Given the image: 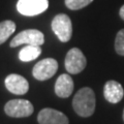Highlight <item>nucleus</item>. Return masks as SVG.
<instances>
[{
	"mask_svg": "<svg viewBox=\"0 0 124 124\" xmlns=\"http://www.w3.org/2000/svg\"><path fill=\"white\" fill-rule=\"evenodd\" d=\"M87 64L86 57L82 53L80 49L72 48L68 51L65 57L64 65L68 73L71 75H78V73L82 72Z\"/></svg>",
	"mask_w": 124,
	"mask_h": 124,
	"instance_id": "3",
	"label": "nucleus"
},
{
	"mask_svg": "<svg viewBox=\"0 0 124 124\" xmlns=\"http://www.w3.org/2000/svg\"><path fill=\"white\" fill-rule=\"evenodd\" d=\"M33 106L26 99H11L5 104L4 112L7 116L14 118H23L32 115Z\"/></svg>",
	"mask_w": 124,
	"mask_h": 124,
	"instance_id": "4",
	"label": "nucleus"
},
{
	"mask_svg": "<svg viewBox=\"0 0 124 124\" xmlns=\"http://www.w3.org/2000/svg\"><path fill=\"white\" fill-rule=\"evenodd\" d=\"M45 42V36L39 30L27 29L21 31L16 35L10 41L11 48H16L21 45H31V46H41Z\"/></svg>",
	"mask_w": 124,
	"mask_h": 124,
	"instance_id": "5",
	"label": "nucleus"
},
{
	"mask_svg": "<svg viewBox=\"0 0 124 124\" xmlns=\"http://www.w3.org/2000/svg\"><path fill=\"white\" fill-rule=\"evenodd\" d=\"M15 30L16 24L13 21L6 20L0 23V45H2L4 41H6L7 38L15 32Z\"/></svg>",
	"mask_w": 124,
	"mask_h": 124,
	"instance_id": "13",
	"label": "nucleus"
},
{
	"mask_svg": "<svg viewBox=\"0 0 124 124\" xmlns=\"http://www.w3.org/2000/svg\"><path fill=\"white\" fill-rule=\"evenodd\" d=\"M40 54H41L40 46L27 45L19 52V58L23 62H29L36 59L38 56H40Z\"/></svg>",
	"mask_w": 124,
	"mask_h": 124,
	"instance_id": "12",
	"label": "nucleus"
},
{
	"mask_svg": "<svg viewBox=\"0 0 124 124\" xmlns=\"http://www.w3.org/2000/svg\"><path fill=\"white\" fill-rule=\"evenodd\" d=\"M58 70V62L53 58H46L34 65L32 75L38 81L49 80Z\"/></svg>",
	"mask_w": 124,
	"mask_h": 124,
	"instance_id": "6",
	"label": "nucleus"
},
{
	"mask_svg": "<svg viewBox=\"0 0 124 124\" xmlns=\"http://www.w3.org/2000/svg\"><path fill=\"white\" fill-rule=\"evenodd\" d=\"M37 121L39 124H68V118L59 111L46 108L38 113Z\"/></svg>",
	"mask_w": 124,
	"mask_h": 124,
	"instance_id": "9",
	"label": "nucleus"
},
{
	"mask_svg": "<svg viewBox=\"0 0 124 124\" xmlns=\"http://www.w3.org/2000/svg\"><path fill=\"white\" fill-rule=\"evenodd\" d=\"M123 120H124V111H123Z\"/></svg>",
	"mask_w": 124,
	"mask_h": 124,
	"instance_id": "17",
	"label": "nucleus"
},
{
	"mask_svg": "<svg viewBox=\"0 0 124 124\" xmlns=\"http://www.w3.org/2000/svg\"><path fill=\"white\" fill-rule=\"evenodd\" d=\"M115 50L119 55L124 56V29H121L117 33L115 39Z\"/></svg>",
	"mask_w": 124,
	"mask_h": 124,
	"instance_id": "15",
	"label": "nucleus"
},
{
	"mask_svg": "<svg viewBox=\"0 0 124 124\" xmlns=\"http://www.w3.org/2000/svg\"><path fill=\"white\" fill-rule=\"evenodd\" d=\"M73 81L71 77L66 73L60 75L55 83V93L60 98H67L73 91Z\"/></svg>",
	"mask_w": 124,
	"mask_h": 124,
	"instance_id": "11",
	"label": "nucleus"
},
{
	"mask_svg": "<svg viewBox=\"0 0 124 124\" xmlns=\"http://www.w3.org/2000/svg\"><path fill=\"white\" fill-rule=\"evenodd\" d=\"M52 30L56 34L59 40L62 42H67L72 35L71 21L67 15H57L52 21Z\"/></svg>",
	"mask_w": 124,
	"mask_h": 124,
	"instance_id": "2",
	"label": "nucleus"
},
{
	"mask_svg": "<svg viewBox=\"0 0 124 124\" xmlns=\"http://www.w3.org/2000/svg\"><path fill=\"white\" fill-rule=\"evenodd\" d=\"M92 1L93 0H65V5L69 9L77 10L89 5Z\"/></svg>",
	"mask_w": 124,
	"mask_h": 124,
	"instance_id": "14",
	"label": "nucleus"
},
{
	"mask_svg": "<svg viewBox=\"0 0 124 124\" xmlns=\"http://www.w3.org/2000/svg\"><path fill=\"white\" fill-rule=\"evenodd\" d=\"M119 15H120V17H121L122 20H124V5L120 8V11H119Z\"/></svg>",
	"mask_w": 124,
	"mask_h": 124,
	"instance_id": "16",
	"label": "nucleus"
},
{
	"mask_svg": "<svg viewBox=\"0 0 124 124\" xmlns=\"http://www.w3.org/2000/svg\"><path fill=\"white\" fill-rule=\"evenodd\" d=\"M72 107L81 117H90L95 110V94L92 89L88 87L80 89L73 97Z\"/></svg>",
	"mask_w": 124,
	"mask_h": 124,
	"instance_id": "1",
	"label": "nucleus"
},
{
	"mask_svg": "<svg viewBox=\"0 0 124 124\" xmlns=\"http://www.w3.org/2000/svg\"><path fill=\"white\" fill-rule=\"evenodd\" d=\"M103 95L108 102L118 103L124 96V89L120 83L116 81H108L104 84Z\"/></svg>",
	"mask_w": 124,
	"mask_h": 124,
	"instance_id": "10",
	"label": "nucleus"
},
{
	"mask_svg": "<svg viewBox=\"0 0 124 124\" xmlns=\"http://www.w3.org/2000/svg\"><path fill=\"white\" fill-rule=\"evenodd\" d=\"M5 87L10 93L17 95L26 94L29 90V83L24 77L17 73H11L6 77L4 81Z\"/></svg>",
	"mask_w": 124,
	"mask_h": 124,
	"instance_id": "8",
	"label": "nucleus"
},
{
	"mask_svg": "<svg viewBox=\"0 0 124 124\" xmlns=\"http://www.w3.org/2000/svg\"><path fill=\"white\" fill-rule=\"evenodd\" d=\"M49 7L48 0H19L17 3V9L23 16L33 17L37 16Z\"/></svg>",
	"mask_w": 124,
	"mask_h": 124,
	"instance_id": "7",
	"label": "nucleus"
}]
</instances>
